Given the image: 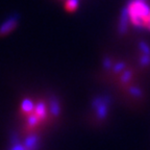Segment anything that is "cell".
Listing matches in <instances>:
<instances>
[{
  "instance_id": "3",
  "label": "cell",
  "mask_w": 150,
  "mask_h": 150,
  "mask_svg": "<svg viewBox=\"0 0 150 150\" xmlns=\"http://www.w3.org/2000/svg\"><path fill=\"white\" fill-rule=\"evenodd\" d=\"M77 6H78V0H66L65 7L69 12L75 11V9L77 8Z\"/></svg>"
},
{
  "instance_id": "2",
  "label": "cell",
  "mask_w": 150,
  "mask_h": 150,
  "mask_svg": "<svg viewBox=\"0 0 150 150\" xmlns=\"http://www.w3.org/2000/svg\"><path fill=\"white\" fill-rule=\"evenodd\" d=\"M18 20H19V17L16 16V15L9 17L8 19H6V20L1 24V26H0V35H6V33H11V31L17 26Z\"/></svg>"
},
{
  "instance_id": "1",
  "label": "cell",
  "mask_w": 150,
  "mask_h": 150,
  "mask_svg": "<svg viewBox=\"0 0 150 150\" xmlns=\"http://www.w3.org/2000/svg\"><path fill=\"white\" fill-rule=\"evenodd\" d=\"M130 23L137 28H146L150 18V6L146 0H131L126 7Z\"/></svg>"
},
{
  "instance_id": "4",
  "label": "cell",
  "mask_w": 150,
  "mask_h": 150,
  "mask_svg": "<svg viewBox=\"0 0 150 150\" xmlns=\"http://www.w3.org/2000/svg\"><path fill=\"white\" fill-rule=\"evenodd\" d=\"M140 47H141V50L143 51L144 54H149V55H150V47L148 46V45L146 44V43L142 42L140 44Z\"/></svg>"
}]
</instances>
